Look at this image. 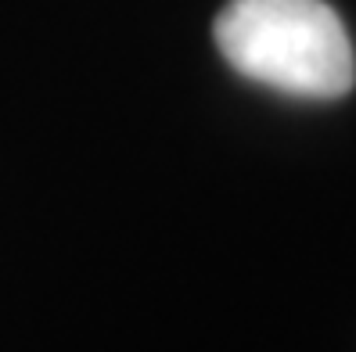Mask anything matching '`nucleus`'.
Masks as SVG:
<instances>
[{
    "instance_id": "f257e3e1",
    "label": "nucleus",
    "mask_w": 356,
    "mask_h": 352,
    "mask_svg": "<svg viewBox=\"0 0 356 352\" xmlns=\"http://www.w3.org/2000/svg\"><path fill=\"white\" fill-rule=\"evenodd\" d=\"M213 36L238 76L288 97L331 101L356 83L349 33L324 0H230Z\"/></svg>"
}]
</instances>
